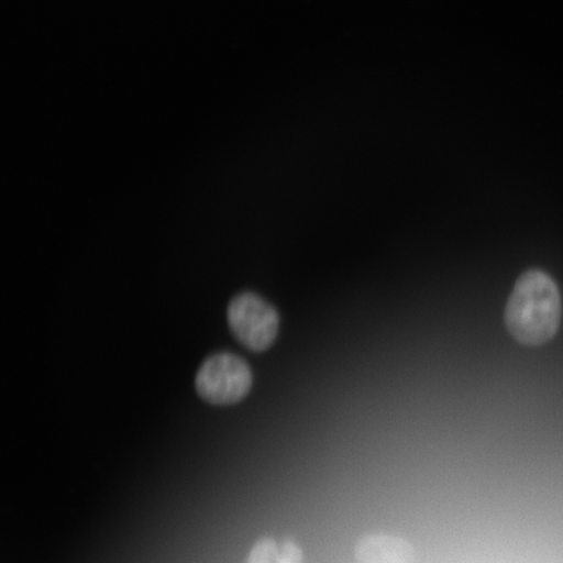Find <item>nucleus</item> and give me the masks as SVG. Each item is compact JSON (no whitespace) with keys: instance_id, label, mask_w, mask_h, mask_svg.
Here are the masks:
<instances>
[{"instance_id":"1","label":"nucleus","mask_w":563,"mask_h":563,"mask_svg":"<svg viewBox=\"0 0 563 563\" xmlns=\"http://www.w3.org/2000/svg\"><path fill=\"white\" fill-rule=\"evenodd\" d=\"M562 319L560 288L543 271H528L517 280L506 305L510 334L526 346H541L558 334Z\"/></svg>"},{"instance_id":"2","label":"nucleus","mask_w":563,"mask_h":563,"mask_svg":"<svg viewBox=\"0 0 563 563\" xmlns=\"http://www.w3.org/2000/svg\"><path fill=\"white\" fill-rule=\"evenodd\" d=\"M253 384L252 371L243 357L222 352L207 358L197 372L196 391L214 406H231L249 396Z\"/></svg>"},{"instance_id":"3","label":"nucleus","mask_w":563,"mask_h":563,"mask_svg":"<svg viewBox=\"0 0 563 563\" xmlns=\"http://www.w3.org/2000/svg\"><path fill=\"white\" fill-rule=\"evenodd\" d=\"M228 319L236 341L251 351L271 349L279 332L277 309L257 294L244 292L232 299Z\"/></svg>"},{"instance_id":"4","label":"nucleus","mask_w":563,"mask_h":563,"mask_svg":"<svg viewBox=\"0 0 563 563\" xmlns=\"http://www.w3.org/2000/svg\"><path fill=\"white\" fill-rule=\"evenodd\" d=\"M417 552L410 541L394 534L372 533L357 541L356 563H415Z\"/></svg>"},{"instance_id":"5","label":"nucleus","mask_w":563,"mask_h":563,"mask_svg":"<svg viewBox=\"0 0 563 563\" xmlns=\"http://www.w3.org/2000/svg\"><path fill=\"white\" fill-rule=\"evenodd\" d=\"M243 563H280V541L271 537L258 539Z\"/></svg>"},{"instance_id":"6","label":"nucleus","mask_w":563,"mask_h":563,"mask_svg":"<svg viewBox=\"0 0 563 563\" xmlns=\"http://www.w3.org/2000/svg\"><path fill=\"white\" fill-rule=\"evenodd\" d=\"M305 554L292 538L280 540V563H302Z\"/></svg>"}]
</instances>
